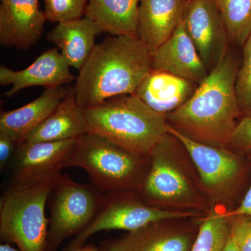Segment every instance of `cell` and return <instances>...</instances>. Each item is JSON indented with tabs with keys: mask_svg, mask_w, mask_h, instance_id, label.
Segmentation results:
<instances>
[{
	"mask_svg": "<svg viewBox=\"0 0 251 251\" xmlns=\"http://www.w3.org/2000/svg\"><path fill=\"white\" fill-rule=\"evenodd\" d=\"M228 214H213L200 227L190 251H221L231 234Z\"/></svg>",
	"mask_w": 251,
	"mask_h": 251,
	"instance_id": "23",
	"label": "cell"
},
{
	"mask_svg": "<svg viewBox=\"0 0 251 251\" xmlns=\"http://www.w3.org/2000/svg\"><path fill=\"white\" fill-rule=\"evenodd\" d=\"M231 233L240 251H251V216H231Z\"/></svg>",
	"mask_w": 251,
	"mask_h": 251,
	"instance_id": "26",
	"label": "cell"
},
{
	"mask_svg": "<svg viewBox=\"0 0 251 251\" xmlns=\"http://www.w3.org/2000/svg\"><path fill=\"white\" fill-rule=\"evenodd\" d=\"M168 133L186 149L203 184L208 187H222L233 181L239 175L241 171L239 158L226 149L191 139L169 125Z\"/></svg>",
	"mask_w": 251,
	"mask_h": 251,
	"instance_id": "14",
	"label": "cell"
},
{
	"mask_svg": "<svg viewBox=\"0 0 251 251\" xmlns=\"http://www.w3.org/2000/svg\"><path fill=\"white\" fill-rule=\"evenodd\" d=\"M159 221L107 242L108 251H190L194 241L182 229Z\"/></svg>",
	"mask_w": 251,
	"mask_h": 251,
	"instance_id": "18",
	"label": "cell"
},
{
	"mask_svg": "<svg viewBox=\"0 0 251 251\" xmlns=\"http://www.w3.org/2000/svg\"><path fill=\"white\" fill-rule=\"evenodd\" d=\"M171 136L167 133L150 153V168L139 190L142 201L153 207L184 199L191 192L187 180L169 157Z\"/></svg>",
	"mask_w": 251,
	"mask_h": 251,
	"instance_id": "10",
	"label": "cell"
},
{
	"mask_svg": "<svg viewBox=\"0 0 251 251\" xmlns=\"http://www.w3.org/2000/svg\"><path fill=\"white\" fill-rule=\"evenodd\" d=\"M140 0H89L85 16L112 36H137Z\"/></svg>",
	"mask_w": 251,
	"mask_h": 251,
	"instance_id": "21",
	"label": "cell"
},
{
	"mask_svg": "<svg viewBox=\"0 0 251 251\" xmlns=\"http://www.w3.org/2000/svg\"><path fill=\"white\" fill-rule=\"evenodd\" d=\"M52 182L9 185L0 200V239L20 251H48L46 206Z\"/></svg>",
	"mask_w": 251,
	"mask_h": 251,
	"instance_id": "5",
	"label": "cell"
},
{
	"mask_svg": "<svg viewBox=\"0 0 251 251\" xmlns=\"http://www.w3.org/2000/svg\"><path fill=\"white\" fill-rule=\"evenodd\" d=\"M221 251H240L232 233L229 235L228 240L226 242V245Z\"/></svg>",
	"mask_w": 251,
	"mask_h": 251,
	"instance_id": "30",
	"label": "cell"
},
{
	"mask_svg": "<svg viewBox=\"0 0 251 251\" xmlns=\"http://www.w3.org/2000/svg\"><path fill=\"white\" fill-rule=\"evenodd\" d=\"M105 201L93 184L75 182L61 175L52 183L47 200L50 211L48 251H57L68 238L80 234L92 223Z\"/></svg>",
	"mask_w": 251,
	"mask_h": 251,
	"instance_id": "6",
	"label": "cell"
},
{
	"mask_svg": "<svg viewBox=\"0 0 251 251\" xmlns=\"http://www.w3.org/2000/svg\"><path fill=\"white\" fill-rule=\"evenodd\" d=\"M230 145L237 150L251 151V115H244L239 120Z\"/></svg>",
	"mask_w": 251,
	"mask_h": 251,
	"instance_id": "27",
	"label": "cell"
},
{
	"mask_svg": "<svg viewBox=\"0 0 251 251\" xmlns=\"http://www.w3.org/2000/svg\"><path fill=\"white\" fill-rule=\"evenodd\" d=\"M74 251H108L106 249H98V248L94 247V246H83V247L80 248Z\"/></svg>",
	"mask_w": 251,
	"mask_h": 251,
	"instance_id": "31",
	"label": "cell"
},
{
	"mask_svg": "<svg viewBox=\"0 0 251 251\" xmlns=\"http://www.w3.org/2000/svg\"><path fill=\"white\" fill-rule=\"evenodd\" d=\"M17 144L6 133L0 132V170L4 171L11 160L14 157Z\"/></svg>",
	"mask_w": 251,
	"mask_h": 251,
	"instance_id": "28",
	"label": "cell"
},
{
	"mask_svg": "<svg viewBox=\"0 0 251 251\" xmlns=\"http://www.w3.org/2000/svg\"><path fill=\"white\" fill-rule=\"evenodd\" d=\"M236 79V92L243 115H251V33L244 46Z\"/></svg>",
	"mask_w": 251,
	"mask_h": 251,
	"instance_id": "24",
	"label": "cell"
},
{
	"mask_svg": "<svg viewBox=\"0 0 251 251\" xmlns=\"http://www.w3.org/2000/svg\"><path fill=\"white\" fill-rule=\"evenodd\" d=\"M198 86L173 74L151 70L134 94L153 111L166 116L184 105Z\"/></svg>",
	"mask_w": 251,
	"mask_h": 251,
	"instance_id": "16",
	"label": "cell"
},
{
	"mask_svg": "<svg viewBox=\"0 0 251 251\" xmlns=\"http://www.w3.org/2000/svg\"><path fill=\"white\" fill-rule=\"evenodd\" d=\"M151 70L168 73L198 85L209 74L183 22L168 40L153 51Z\"/></svg>",
	"mask_w": 251,
	"mask_h": 251,
	"instance_id": "13",
	"label": "cell"
},
{
	"mask_svg": "<svg viewBox=\"0 0 251 251\" xmlns=\"http://www.w3.org/2000/svg\"><path fill=\"white\" fill-rule=\"evenodd\" d=\"M0 44L27 50L41 39L46 16L39 0H0Z\"/></svg>",
	"mask_w": 251,
	"mask_h": 251,
	"instance_id": "11",
	"label": "cell"
},
{
	"mask_svg": "<svg viewBox=\"0 0 251 251\" xmlns=\"http://www.w3.org/2000/svg\"><path fill=\"white\" fill-rule=\"evenodd\" d=\"M77 140V138L18 145L9 185L52 182L62 175V169L66 168Z\"/></svg>",
	"mask_w": 251,
	"mask_h": 251,
	"instance_id": "8",
	"label": "cell"
},
{
	"mask_svg": "<svg viewBox=\"0 0 251 251\" xmlns=\"http://www.w3.org/2000/svg\"><path fill=\"white\" fill-rule=\"evenodd\" d=\"M208 72L219 64L229 49V39L214 0H190L182 21Z\"/></svg>",
	"mask_w": 251,
	"mask_h": 251,
	"instance_id": "9",
	"label": "cell"
},
{
	"mask_svg": "<svg viewBox=\"0 0 251 251\" xmlns=\"http://www.w3.org/2000/svg\"><path fill=\"white\" fill-rule=\"evenodd\" d=\"M240 62L228 50L184 105L166 115L168 125L200 143L226 148L244 116L236 79Z\"/></svg>",
	"mask_w": 251,
	"mask_h": 251,
	"instance_id": "1",
	"label": "cell"
},
{
	"mask_svg": "<svg viewBox=\"0 0 251 251\" xmlns=\"http://www.w3.org/2000/svg\"><path fill=\"white\" fill-rule=\"evenodd\" d=\"M103 32L87 16L59 23L48 34L71 67L80 70L97 44V35Z\"/></svg>",
	"mask_w": 251,
	"mask_h": 251,
	"instance_id": "20",
	"label": "cell"
},
{
	"mask_svg": "<svg viewBox=\"0 0 251 251\" xmlns=\"http://www.w3.org/2000/svg\"><path fill=\"white\" fill-rule=\"evenodd\" d=\"M190 0H140L137 37L151 52L159 47L182 22Z\"/></svg>",
	"mask_w": 251,
	"mask_h": 251,
	"instance_id": "15",
	"label": "cell"
},
{
	"mask_svg": "<svg viewBox=\"0 0 251 251\" xmlns=\"http://www.w3.org/2000/svg\"><path fill=\"white\" fill-rule=\"evenodd\" d=\"M46 19L61 23L84 17L89 0H44Z\"/></svg>",
	"mask_w": 251,
	"mask_h": 251,
	"instance_id": "25",
	"label": "cell"
},
{
	"mask_svg": "<svg viewBox=\"0 0 251 251\" xmlns=\"http://www.w3.org/2000/svg\"><path fill=\"white\" fill-rule=\"evenodd\" d=\"M229 216H251V186L237 209L228 214Z\"/></svg>",
	"mask_w": 251,
	"mask_h": 251,
	"instance_id": "29",
	"label": "cell"
},
{
	"mask_svg": "<svg viewBox=\"0 0 251 251\" xmlns=\"http://www.w3.org/2000/svg\"><path fill=\"white\" fill-rule=\"evenodd\" d=\"M0 251H20L9 243L2 242L0 245Z\"/></svg>",
	"mask_w": 251,
	"mask_h": 251,
	"instance_id": "32",
	"label": "cell"
},
{
	"mask_svg": "<svg viewBox=\"0 0 251 251\" xmlns=\"http://www.w3.org/2000/svg\"><path fill=\"white\" fill-rule=\"evenodd\" d=\"M193 216L192 213L153 207L127 193H105L103 205L93 221L63 251L80 249L92 236L101 231L120 229L133 232L153 223Z\"/></svg>",
	"mask_w": 251,
	"mask_h": 251,
	"instance_id": "7",
	"label": "cell"
},
{
	"mask_svg": "<svg viewBox=\"0 0 251 251\" xmlns=\"http://www.w3.org/2000/svg\"><path fill=\"white\" fill-rule=\"evenodd\" d=\"M88 133L84 108L77 103L75 87L67 94L52 115L33 130L24 143L77 139Z\"/></svg>",
	"mask_w": 251,
	"mask_h": 251,
	"instance_id": "19",
	"label": "cell"
},
{
	"mask_svg": "<svg viewBox=\"0 0 251 251\" xmlns=\"http://www.w3.org/2000/svg\"><path fill=\"white\" fill-rule=\"evenodd\" d=\"M229 41L243 47L251 33V0H214Z\"/></svg>",
	"mask_w": 251,
	"mask_h": 251,
	"instance_id": "22",
	"label": "cell"
},
{
	"mask_svg": "<svg viewBox=\"0 0 251 251\" xmlns=\"http://www.w3.org/2000/svg\"><path fill=\"white\" fill-rule=\"evenodd\" d=\"M152 52L137 36L109 35L97 44L74 86L77 103L88 108L133 94L151 70Z\"/></svg>",
	"mask_w": 251,
	"mask_h": 251,
	"instance_id": "2",
	"label": "cell"
},
{
	"mask_svg": "<svg viewBox=\"0 0 251 251\" xmlns=\"http://www.w3.org/2000/svg\"><path fill=\"white\" fill-rule=\"evenodd\" d=\"M63 86L46 88L40 97L21 108L1 112L0 132L11 136L17 145L53 113L67 94Z\"/></svg>",
	"mask_w": 251,
	"mask_h": 251,
	"instance_id": "17",
	"label": "cell"
},
{
	"mask_svg": "<svg viewBox=\"0 0 251 251\" xmlns=\"http://www.w3.org/2000/svg\"><path fill=\"white\" fill-rule=\"evenodd\" d=\"M149 158L133 154L100 135L87 133L77 138L66 168L85 170L100 192L128 193L141 188L148 172L144 169V162Z\"/></svg>",
	"mask_w": 251,
	"mask_h": 251,
	"instance_id": "4",
	"label": "cell"
},
{
	"mask_svg": "<svg viewBox=\"0 0 251 251\" xmlns=\"http://www.w3.org/2000/svg\"><path fill=\"white\" fill-rule=\"evenodd\" d=\"M88 133L100 135L137 156L150 153L168 133L165 115L135 94H125L84 109Z\"/></svg>",
	"mask_w": 251,
	"mask_h": 251,
	"instance_id": "3",
	"label": "cell"
},
{
	"mask_svg": "<svg viewBox=\"0 0 251 251\" xmlns=\"http://www.w3.org/2000/svg\"><path fill=\"white\" fill-rule=\"evenodd\" d=\"M70 67L65 57L54 48L43 52L31 65L23 70H11L1 65L0 84L11 85V90L5 93L8 97H14L23 89L34 86H42L46 89L64 86L76 80Z\"/></svg>",
	"mask_w": 251,
	"mask_h": 251,
	"instance_id": "12",
	"label": "cell"
}]
</instances>
